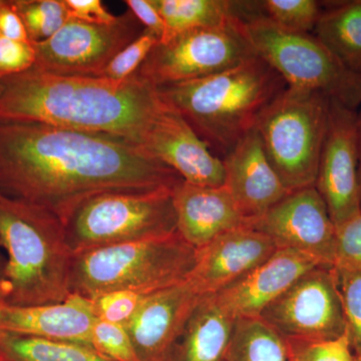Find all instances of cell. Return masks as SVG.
<instances>
[{
    "mask_svg": "<svg viewBox=\"0 0 361 361\" xmlns=\"http://www.w3.org/2000/svg\"><path fill=\"white\" fill-rule=\"evenodd\" d=\"M182 180L121 137L0 118V193L59 220L94 195L174 189Z\"/></svg>",
    "mask_w": 361,
    "mask_h": 361,
    "instance_id": "obj_1",
    "label": "cell"
},
{
    "mask_svg": "<svg viewBox=\"0 0 361 361\" xmlns=\"http://www.w3.org/2000/svg\"><path fill=\"white\" fill-rule=\"evenodd\" d=\"M164 102L137 73L125 80L33 68L0 80V118L114 135L142 148Z\"/></svg>",
    "mask_w": 361,
    "mask_h": 361,
    "instance_id": "obj_2",
    "label": "cell"
},
{
    "mask_svg": "<svg viewBox=\"0 0 361 361\" xmlns=\"http://www.w3.org/2000/svg\"><path fill=\"white\" fill-rule=\"evenodd\" d=\"M286 87L276 71L256 56L210 77L158 90L210 148L224 156L255 128L261 113Z\"/></svg>",
    "mask_w": 361,
    "mask_h": 361,
    "instance_id": "obj_3",
    "label": "cell"
},
{
    "mask_svg": "<svg viewBox=\"0 0 361 361\" xmlns=\"http://www.w3.org/2000/svg\"><path fill=\"white\" fill-rule=\"evenodd\" d=\"M0 245L8 255V305L59 303L71 295L73 254L54 214L0 193Z\"/></svg>",
    "mask_w": 361,
    "mask_h": 361,
    "instance_id": "obj_4",
    "label": "cell"
},
{
    "mask_svg": "<svg viewBox=\"0 0 361 361\" xmlns=\"http://www.w3.org/2000/svg\"><path fill=\"white\" fill-rule=\"evenodd\" d=\"M196 249L178 233L92 249L71 257V294L92 300L114 291L148 295L189 278Z\"/></svg>",
    "mask_w": 361,
    "mask_h": 361,
    "instance_id": "obj_5",
    "label": "cell"
},
{
    "mask_svg": "<svg viewBox=\"0 0 361 361\" xmlns=\"http://www.w3.org/2000/svg\"><path fill=\"white\" fill-rule=\"evenodd\" d=\"M61 222L73 255L178 233L173 189L94 195L75 206Z\"/></svg>",
    "mask_w": 361,
    "mask_h": 361,
    "instance_id": "obj_6",
    "label": "cell"
},
{
    "mask_svg": "<svg viewBox=\"0 0 361 361\" xmlns=\"http://www.w3.org/2000/svg\"><path fill=\"white\" fill-rule=\"evenodd\" d=\"M329 106L324 94L286 87L259 116L256 130L289 192L315 185Z\"/></svg>",
    "mask_w": 361,
    "mask_h": 361,
    "instance_id": "obj_7",
    "label": "cell"
},
{
    "mask_svg": "<svg viewBox=\"0 0 361 361\" xmlns=\"http://www.w3.org/2000/svg\"><path fill=\"white\" fill-rule=\"evenodd\" d=\"M244 30L256 56L287 87L319 92L353 111L360 109V75L349 71L315 35L289 32L265 16L246 21Z\"/></svg>",
    "mask_w": 361,
    "mask_h": 361,
    "instance_id": "obj_8",
    "label": "cell"
},
{
    "mask_svg": "<svg viewBox=\"0 0 361 361\" xmlns=\"http://www.w3.org/2000/svg\"><path fill=\"white\" fill-rule=\"evenodd\" d=\"M254 56L243 21L233 20L159 42L137 73L157 87H166L210 77Z\"/></svg>",
    "mask_w": 361,
    "mask_h": 361,
    "instance_id": "obj_9",
    "label": "cell"
},
{
    "mask_svg": "<svg viewBox=\"0 0 361 361\" xmlns=\"http://www.w3.org/2000/svg\"><path fill=\"white\" fill-rule=\"evenodd\" d=\"M144 30L130 11L111 25L70 18L49 39L33 44L35 68L56 75L99 77L111 59Z\"/></svg>",
    "mask_w": 361,
    "mask_h": 361,
    "instance_id": "obj_10",
    "label": "cell"
},
{
    "mask_svg": "<svg viewBox=\"0 0 361 361\" xmlns=\"http://www.w3.org/2000/svg\"><path fill=\"white\" fill-rule=\"evenodd\" d=\"M258 318L283 339L327 341L343 336L345 318L334 267L320 266L304 274Z\"/></svg>",
    "mask_w": 361,
    "mask_h": 361,
    "instance_id": "obj_11",
    "label": "cell"
},
{
    "mask_svg": "<svg viewBox=\"0 0 361 361\" xmlns=\"http://www.w3.org/2000/svg\"><path fill=\"white\" fill-rule=\"evenodd\" d=\"M314 187L336 227L361 213L357 111L330 99L329 123Z\"/></svg>",
    "mask_w": 361,
    "mask_h": 361,
    "instance_id": "obj_12",
    "label": "cell"
},
{
    "mask_svg": "<svg viewBox=\"0 0 361 361\" xmlns=\"http://www.w3.org/2000/svg\"><path fill=\"white\" fill-rule=\"evenodd\" d=\"M250 227L267 235L279 249H291L334 267L336 228L314 186L290 192Z\"/></svg>",
    "mask_w": 361,
    "mask_h": 361,
    "instance_id": "obj_13",
    "label": "cell"
},
{
    "mask_svg": "<svg viewBox=\"0 0 361 361\" xmlns=\"http://www.w3.org/2000/svg\"><path fill=\"white\" fill-rule=\"evenodd\" d=\"M142 149L172 169L184 182L201 187L225 185L222 159L213 153L184 116L166 102L149 128Z\"/></svg>",
    "mask_w": 361,
    "mask_h": 361,
    "instance_id": "obj_14",
    "label": "cell"
},
{
    "mask_svg": "<svg viewBox=\"0 0 361 361\" xmlns=\"http://www.w3.org/2000/svg\"><path fill=\"white\" fill-rule=\"evenodd\" d=\"M202 295L187 279L145 296L125 325L140 361H171L185 323Z\"/></svg>",
    "mask_w": 361,
    "mask_h": 361,
    "instance_id": "obj_15",
    "label": "cell"
},
{
    "mask_svg": "<svg viewBox=\"0 0 361 361\" xmlns=\"http://www.w3.org/2000/svg\"><path fill=\"white\" fill-rule=\"evenodd\" d=\"M222 160L224 187L250 223L290 193L271 165L256 128L243 135Z\"/></svg>",
    "mask_w": 361,
    "mask_h": 361,
    "instance_id": "obj_16",
    "label": "cell"
},
{
    "mask_svg": "<svg viewBox=\"0 0 361 361\" xmlns=\"http://www.w3.org/2000/svg\"><path fill=\"white\" fill-rule=\"evenodd\" d=\"M267 235L251 227L221 235L196 250L188 279L201 294H215L245 276L278 250Z\"/></svg>",
    "mask_w": 361,
    "mask_h": 361,
    "instance_id": "obj_17",
    "label": "cell"
},
{
    "mask_svg": "<svg viewBox=\"0 0 361 361\" xmlns=\"http://www.w3.org/2000/svg\"><path fill=\"white\" fill-rule=\"evenodd\" d=\"M320 266L314 259L300 252L278 249L267 260L215 296L226 312L235 319L259 317L299 278Z\"/></svg>",
    "mask_w": 361,
    "mask_h": 361,
    "instance_id": "obj_18",
    "label": "cell"
},
{
    "mask_svg": "<svg viewBox=\"0 0 361 361\" xmlns=\"http://www.w3.org/2000/svg\"><path fill=\"white\" fill-rule=\"evenodd\" d=\"M173 202L178 234L196 250L225 233L250 227L224 186L201 187L182 180L173 189Z\"/></svg>",
    "mask_w": 361,
    "mask_h": 361,
    "instance_id": "obj_19",
    "label": "cell"
},
{
    "mask_svg": "<svg viewBox=\"0 0 361 361\" xmlns=\"http://www.w3.org/2000/svg\"><path fill=\"white\" fill-rule=\"evenodd\" d=\"M97 320L92 300L71 294L59 303L6 305L0 314V330L92 346Z\"/></svg>",
    "mask_w": 361,
    "mask_h": 361,
    "instance_id": "obj_20",
    "label": "cell"
},
{
    "mask_svg": "<svg viewBox=\"0 0 361 361\" xmlns=\"http://www.w3.org/2000/svg\"><path fill=\"white\" fill-rule=\"evenodd\" d=\"M235 322L215 294H204L185 323L171 361H225Z\"/></svg>",
    "mask_w": 361,
    "mask_h": 361,
    "instance_id": "obj_21",
    "label": "cell"
},
{
    "mask_svg": "<svg viewBox=\"0 0 361 361\" xmlns=\"http://www.w3.org/2000/svg\"><path fill=\"white\" fill-rule=\"evenodd\" d=\"M165 23L160 42H167L180 33L217 27L233 20L244 23L262 16L261 2L227 0H154Z\"/></svg>",
    "mask_w": 361,
    "mask_h": 361,
    "instance_id": "obj_22",
    "label": "cell"
},
{
    "mask_svg": "<svg viewBox=\"0 0 361 361\" xmlns=\"http://www.w3.org/2000/svg\"><path fill=\"white\" fill-rule=\"evenodd\" d=\"M326 6L314 35L349 71L361 77V0L330 2Z\"/></svg>",
    "mask_w": 361,
    "mask_h": 361,
    "instance_id": "obj_23",
    "label": "cell"
},
{
    "mask_svg": "<svg viewBox=\"0 0 361 361\" xmlns=\"http://www.w3.org/2000/svg\"><path fill=\"white\" fill-rule=\"evenodd\" d=\"M0 361H114L92 346L0 330Z\"/></svg>",
    "mask_w": 361,
    "mask_h": 361,
    "instance_id": "obj_24",
    "label": "cell"
},
{
    "mask_svg": "<svg viewBox=\"0 0 361 361\" xmlns=\"http://www.w3.org/2000/svg\"><path fill=\"white\" fill-rule=\"evenodd\" d=\"M226 361H287L284 339L260 318H238Z\"/></svg>",
    "mask_w": 361,
    "mask_h": 361,
    "instance_id": "obj_25",
    "label": "cell"
},
{
    "mask_svg": "<svg viewBox=\"0 0 361 361\" xmlns=\"http://www.w3.org/2000/svg\"><path fill=\"white\" fill-rule=\"evenodd\" d=\"M32 44L49 39L70 20L65 0H11Z\"/></svg>",
    "mask_w": 361,
    "mask_h": 361,
    "instance_id": "obj_26",
    "label": "cell"
},
{
    "mask_svg": "<svg viewBox=\"0 0 361 361\" xmlns=\"http://www.w3.org/2000/svg\"><path fill=\"white\" fill-rule=\"evenodd\" d=\"M266 18L289 32L310 33L322 13V4L315 0H265Z\"/></svg>",
    "mask_w": 361,
    "mask_h": 361,
    "instance_id": "obj_27",
    "label": "cell"
},
{
    "mask_svg": "<svg viewBox=\"0 0 361 361\" xmlns=\"http://www.w3.org/2000/svg\"><path fill=\"white\" fill-rule=\"evenodd\" d=\"M287 361H355L348 331L327 341L284 339Z\"/></svg>",
    "mask_w": 361,
    "mask_h": 361,
    "instance_id": "obj_28",
    "label": "cell"
},
{
    "mask_svg": "<svg viewBox=\"0 0 361 361\" xmlns=\"http://www.w3.org/2000/svg\"><path fill=\"white\" fill-rule=\"evenodd\" d=\"M334 271L345 318L346 331L353 355L358 357L361 356V273Z\"/></svg>",
    "mask_w": 361,
    "mask_h": 361,
    "instance_id": "obj_29",
    "label": "cell"
},
{
    "mask_svg": "<svg viewBox=\"0 0 361 361\" xmlns=\"http://www.w3.org/2000/svg\"><path fill=\"white\" fill-rule=\"evenodd\" d=\"M159 42L160 40L153 32L145 30L111 59L99 77L113 80H125L132 77Z\"/></svg>",
    "mask_w": 361,
    "mask_h": 361,
    "instance_id": "obj_30",
    "label": "cell"
},
{
    "mask_svg": "<svg viewBox=\"0 0 361 361\" xmlns=\"http://www.w3.org/2000/svg\"><path fill=\"white\" fill-rule=\"evenodd\" d=\"M92 346L114 361H140L123 325L97 319L92 329Z\"/></svg>",
    "mask_w": 361,
    "mask_h": 361,
    "instance_id": "obj_31",
    "label": "cell"
},
{
    "mask_svg": "<svg viewBox=\"0 0 361 361\" xmlns=\"http://www.w3.org/2000/svg\"><path fill=\"white\" fill-rule=\"evenodd\" d=\"M336 228L334 269L361 273V213Z\"/></svg>",
    "mask_w": 361,
    "mask_h": 361,
    "instance_id": "obj_32",
    "label": "cell"
},
{
    "mask_svg": "<svg viewBox=\"0 0 361 361\" xmlns=\"http://www.w3.org/2000/svg\"><path fill=\"white\" fill-rule=\"evenodd\" d=\"M142 294L132 291H114L92 299L97 319L125 326L141 305Z\"/></svg>",
    "mask_w": 361,
    "mask_h": 361,
    "instance_id": "obj_33",
    "label": "cell"
},
{
    "mask_svg": "<svg viewBox=\"0 0 361 361\" xmlns=\"http://www.w3.org/2000/svg\"><path fill=\"white\" fill-rule=\"evenodd\" d=\"M37 61L32 42H16L0 35V80L30 70Z\"/></svg>",
    "mask_w": 361,
    "mask_h": 361,
    "instance_id": "obj_34",
    "label": "cell"
},
{
    "mask_svg": "<svg viewBox=\"0 0 361 361\" xmlns=\"http://www.w3.org/2000/svg\"><path fill=\"white\" fill-rule=\"evenodd\" d=\"M71 18L94 25H111L118 16L111 14L101 0H65Z\"/></svg>",
    "mask_w": 361,
    "mask_h": 361,
    "instance_id": "obj_35",
    "label": "cell"
},
{
    "mask_svg": "<svg viewBox=\"0 0 361 361\" xmlns=\"http://www.w3.org/2000/svg\"><path fill=\"white\" fill-rule=\"evenodd\" d=\"M123 2L145 30L153 32L161 42L165 32V23L154 0H126Z\"/></svg>",
    "mask_w": 361,
    "mask_h": 361,
    "instance_id": "obj_36",
    "label": "cell"
},
{
    "mask_svg": "<svg viewBox=\"0 0 361 361\" xmlns=\"http://www.w3.org/2000/svg\"><path fill=\"white\" fill-rule=\"evenodd\" d=\"M0 35L16 42H32L23 21L11 0H4L0 6Z\"/></svg>",
    "mask_w": 361,
    "mask_h": 361,
    "instance_id": "obj_37",
    "label": "cell"
},
{
    "mask_svg": "<svg viewBox=\"0 0 361 361\" xmlns=\"http://www.w3.org/2000/svg\"><path fill=\"white\" fill-rule=\"evenodd\" d=\"M7 260L0 254V314L7 304V280H6Z\"/></svg>",
    "mask_w": 361,
    "mask_h": 361,
    "instance_id": "obj_38",
    "label": "cell"
},
{
    "mask_svg": "<svg viewBox=\"0 0 361 361\" xmlns=\"http://www.w3.org/2000/svg\"><path fill=\"white\" fill-rule=\"evenodd\" d=\"M357 129H358V186H360V198L361 208V106L357 111Z\"/></svg>",
    "mask_w": 361,
    "mask_h": 361,
    "instance_id": "obj_39",
    "label": "cell"
},
{
    "mask_svg": "<svg viewBox=\"0 0 361 361\" xmlns=\"http://www.w3.org/2000/svg\"><path fill=\"white\" fill-rule=\"evenodd\" d=\"M355 361H361V356H358V357H355Z\"/></svg>",
    "mask_w": 361,
    "mask_h": 361,
    "instance_id": "obj_40",
    "label": "cell"
},
{
    "mask_svg": "<svg viewBox=\"0 0 361 361\" xmlns=\"http://www.w3.org/2000/svg\"><path fill=\"white\" fill-rule=\"evenodd\" d=\"M2 2H4V0H0V6H1Z\"/></svg>",
    "mask_w": 361,
    "mask_h": 361,
    "instance_id": "obj_41",
    "label": "cell"
},
{
    "mask_svg": "<svg viewBox=\"0 0 361 361\" xmlns=\"http://www.w3.org/2000/svg\"><path fill=\"white\" fill-rule=\"evenodd\" d=\"M226 361V360H225Z\"/></svg>",
    "mask_w": 361,
    "mask_h": 361,
    "instance_id": "obj_42",
    "label": "cell"
}]
</instances>
